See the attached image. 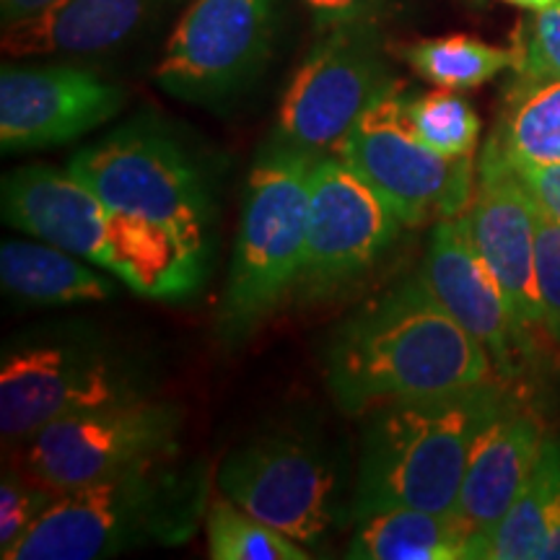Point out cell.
<instances>
[{
	"label": "cell",
	"instance_id": "cell-1",
	"mask_svg": "<svg viewBox=\"0 0 560 560\" xmlns=\"http://www.w3.org/2000/svg\"><path fill=\"white\" fill-rule=\"evenodd\" d=\"M115 223L120 280L145 296H185L202 283L213 200L198 159L161 125L130 122L70 159Z\"/></svg>",
	"mask_w": 560,
	"mask_h": 560
},
{
	"label": "cell",
	"instance_id": "cell-2",
	"mask_svg": "<svg viewBox=\"0 0 560 560\" xmlns=\"http://www.w3.org/2000/svg\"><path fill=\"white\" fill-rule=\"evenodd\" d=\"M325 376L342 412L366 416L387 402L472 389L495 380V369L488 350L412 276L332 332Z\"/></svg>",
	"mask_w": 560,
	"mask_h": 560
},
{
	"label": "cell",
	"instance_id": "cell-3",
	"mask_svg": "<svg viewBox=\"0 0 560 560\" xmlns=\"http://www.w3.org/2000/svg\"><path fill=\"white\" fill-rule=\"evenodd\" d=\"M208 503L206 462L174 454L58 495L5 560H102L174 548L192 540Z\"/></svg>",
	"mask_w": 560,
	"mask_h": 560
},
{
	"label": "cell",
	"instance_id": "cell-4",
	"mask_svg": "<svg viewBox=\"0 0 560 560\" xmlns=\"http://www.w3.org/2000/svg\"><path fill=\"white\" fill-rule=\"evenodd\" d=\"M503 384L490 380L454 395L397 400L366 412L353 520L389 506L439 514L457 509L475 441L509 397Z\"/></svg>",
	"mask_w": 560,
	"mask_h": 560
},
{
	"label": "cell",
	"instance_id": "cell-5",
	"mask_svg": "<svg viewBox=\"0 0 560 560\" xmlns=\"http://www.w3.org/2000/svg\"><path fill=\"white\" fill-rule=\"evenodd\" d=\"M149 363L91 325H55L9 338L0 359V433L11 452L52 420L153 395Z\"/></svg>",
	"mask_w": 560,
	"mask_h": 560
},
{
	"label": "cell",
	"instance_id": "cell-6",
	"mask_svg": "<svg viewBox=\"0 0 560 560\" xmlns=\"http://www.w3.org/2000/svg\"><path fill=\"white\" fill-rule=\"evenodd\" d=\"M314 164L310 153L270 140L252 166L219 317L229 340L249 335L299 289Z\"/></svg>",
	"mask_w": 560,
	"mask_h": 560
},
{
	"label": "cell",
	"instance_id": "cell-7",
	"mask_svg": "<svg viewBox=\"0 0 560 560\" xmlns=\"http://www.w3.org/2000/svg\"><path fill=\"white\" fill-rule=\"evenodd\" d=\"M338 153L405 226L459 219L472 200V156L452 159L425 145L412 130L408 96L395 79L361 112Z\"/></svg>",
	"mask_w": 560,
	"mask_h": 560
},
{
	"label": "cell",
	"instance_id": "cell-8",
	"mask_svg": "<svg viewBox=\"0 0 560 560\" xmlns=\"http://www.w3.org/2000/svg\"><path fill=\"white\" fill-rule=\"evenodd\" d=\"M182 429L185 410L177 402L145 397L52 420L5 454L11 465L62 495L174 457Z\"/></svg>",
	"mask_w": 560,
	"mask_h": 560
},
{
	"label": "cell",
	"instance_id": "cell-9",
	"mask_svg": "<svg viewBox=\"0 0 560 560\" xmlns=\"http://www.w3.org/2000/svg\"><path fill=\"white\" fill-rule=\"evenodd\" d=\"M215 488L272 529L322 550L340 522V475L317 439L278 429L244 441L223 457Z\"/></svg>",
	"mask_w": 560,
	"mask_h": 560
},
{
	"label": "cell",
	"instance_id": "cell-10",
	"mask_svg": "<svg viewBox=\"0 0 560 560\" xmlns=\"http://www.w3.org/2000/svg\"><path fill=\"white\" fill-rule=\"evenodd\" d=\"M389 81L374 24L327 30L283 91L272 140L314 159L338 153L361 112Z\"/></svg>",
	"mask_w": 560,
	"mask_h": 560
},
{
	"label": "cell",
	"instance_id": "cell-11",
	"mask_svg": "<svg viewBox=\"0 0 560 560\" xmlns=\"http://www.w3.org/2000/svg\"><path fill=\"white\" fill-rule=\"evenodd\" d=\"M280 0H192L153 79L170 96L219 104L247 89L270 58Z\"/></svg>",
	"mask_w": 560,
	"mask_h": 560
},
{
	"label": "cell",
	"instance_id": "cell-12",
	"mask_svg": "<svg viewBox=\"0 0 560 560\" xmlns=\"http://www.w3.org/2000/svg\"><path fill=\"white\" fill-rule=\"evenodd\" d=\"M405 223L346 159L322 156L312 170L310 229L299 293L322 299L369 276L395 247Z\"/></svg>",
	"mask_w": 560,
	"mask_h": 560
},
{
	"label": "cell",
	"instance_id": "cell-13",
	"mask_svg": "<svg viewBox=\"0 0 560 560\" xmlns=\"http://www.w3.org/2000/svg\"><path fill=\"white\" fill-rule=\"evenodd\" d=\"M125 91L75 66H3L0 145L5 153L62 145L115 120Z\"/></svg>",
	"mask_w": 560,
	"mask_h": 560
},
{
	"label": "cell",
	"instance_id": "cell-14",
	"mask_svg": "<svg viewBox=\"0 0 560 560\" xmlns=\"http://www.w3.org/2000/svg\"><path fill=\"white\" fill-rule=\"evenodd\" d=\"M418 276L431 296L488 350L499 380L520 376L532 355L529 330L514 317L462 219L433 223Z\"/></svg>",
	"mask_w": 560,
	"mask_h": 560
},
{
	"label": "cell",
	"instance_id": "cell-15",
	"mask_svg": "<svg viewBox=\"0 0 560 560\" xmlns=\"http://www.w3.org/2000/svg\"><path fill=\"white\" fill-rule=\"evenodd\" d=\"M467 234L501 285L514 317L527 330L542 325L537 296V206L499 153L482 149L470 206L459 215Z\"/></svg>",
	"mask_w": 560,
	"mask_h": 560
},
{
	"label": "cell",
	"instance_id": "cell-16",
	"mask_svg": "<svg viewBox=\"0 0 560 560\" xmlns=\"http://www.w3.org/2000/svg\"><path fill=\"white\" fill-rule=\"evenodd\" d=\"M3 221L24 234L122 276L115 223L107 206L70 170L26 164L3 177Z\"/></svg>",
	"mask_w": 560,
	"mask_h": 560
},
{
	"label": "cell",
	"instance_id": "cell-17",
	"mask_svg": "<svg viewBox=\"0 0 560 560\" xmlns=\"http://www.w3.org/2000/svg\"><path fill=\"white\" fill-rule=\"evenodd\" d=\"M542 420L527 405L506 397L475 441L465 478H462L457 514L472 529V560H482V548L542 454Z\"/></svg>",
	"mask_w": 560,
	"mask_h": 560
},
{
	"label": "cell",
	"instance_id": "cell-18",
	"mask_svg": "<svg viewBox=\"0 0 560 560\" xmlns=\"http://www.w3.org/2000/svg\"><path fill=\"white\" fill-rule=\"evenodd\" d=\"M174 0H55L34 16L3 24L11 58L96 55L122 47Z\"/></svg>",
	"mask_w": 560,
	"mask_h": 560
},
{
	"label": "cell",
	"instance_id": "cell-19",
	"mask_svg": "<svg viewBox=\"0 0 560 560\" xmlns=\"http://www.w3.org/2000/svg\"><path fill=\"white\" fill-rule=\"evenodd\" d=\"M472 529L457 511L389 506L355 516L346 556L353 560H472Z\"/></svg>",
	"mask_w": 560,
	"mask_h": 560
},
{
	"label": "cell",
	"instance_id": "cell-20",
	"mask_svg": "<svg viewBox=\"0 0 560 560\" xmlns=\"http://www.w3.org/2000/svg\"><path fill=\"white\" fill-rule=\"evenodd\" d=\"M0 280L13 299L34 306L96 304L117 293V285L91 262L42 240L0 244Z\"/></svg>",
	"mask_w": 560,
	"mask_h": 560
},
{
	"label": "cell",
	"instance_id": "cell-21",
	"mask_svg": "<svg viewBox=\"0 0 560 560\" xmlns=\"http://www.w3.org/2000/svg\"><path fill=\"white\" fill-rule=\"evenodd\" d=\"M486 149L509 164L560 161V81H511Z\"/></svg>",
	"mask_w": 560,
	"mask_h": 560
},
{
	"label": "cell",
	"instance_id": "cell-22",
	"mask_svg": "<svg viewBox=\"0 0 560 560\" xmlns=\"http://www.w3.org/2000/svg\"><path fill=\"white\" fill-rule=\"evenodd\" d=\"M397 58L408 62L412 73L433 86L467 91L514 68V50L488 45L470 34H450V37L418 39L395 47Z\"/></svg>",
	"mask_w": 560,
	"mask_h": 560
},
{
	"label": "cell",
	"instance_id": "cell-23",
	"mask_svg": "<svg viewBox=\"0 0 560 560\" xmlns=\"http://www.w3.org/2000/svg\"><path fill=\"white\" fill-rule=\"evenodd\" d=\"M558 465L560 436H545L542 454L529 475L527 486L522 488L506 516L488 535L482 560H540Z\"/></svg>",
	"mask_w": 560,
	"mask_h": 560
},
{
	"label": "cell",
	"instance_id": "cell-24",
	"mask_svg": "<svg viewBox=\"0 0 560 560\" xmlns=\"http://www.w3.org/2000/svg\"><path fill=\"white\" fill-rule=\"evenodd\" d=\"M206 537L213 560H310L314 556L304 545L231 503L226 495L210 499Z\"/></svg>",
	"mask_w": 560,
	"mask_h": 560
},
{
	"label": "cell",
	"instance_id": "cell-25",
	"mask_svg": "<svg viewBox=\"0 0 560 560\" xmlns=\"http://www.w3.org/2000/svg\"><path fill=\"white\" fill-rule=\"evenodd\" d=\"M408 120L416 136L444 156H472L480 138L478 112L459 91L436 89L408 100Z\"/></svg>",
	"mask_w": 560,
	"mask_h": 560
},
{
	"label": "cell",
	"instance_id": "cell-26",
	"mask_svg": "<svg viewBox=\"0 0 560 560\" xmlns=\"http://www.w3.org/2000/svg\"><path fill=\"white\" fill-rule=\"evenodd\" d=\"M55 499H58L55 490L5 462L0 478V558H9V552L24 540L26 532L52 506Z\"/></svg>",
	"mask_w": 560,
	"mask_h": 560
},
{
	"label": "cell",
	"instance_id": "cell-27",
	"mask_svg": "<svg viewBox=\"0 0 560 560\" xmlns=\"http://www.w3.org/2000/svg\"><path fill=\"white\" fill-rule=\"evenodd\" d=\"M511 50L520 81H560V0L522 21Z\"/></svg>",
	"mask_w": 560,
	"mask_h": 560
},
{
	"label": "cell",
	"instance_id": "cell-28",
	"mask_svg": "<svg viewBox=\"0 0 560 560\" xmlns=\"http://www.w3.org/2000/svg\"><path fill=\"white\" fill-rule=\"evenodd\" d=\"M535 278L542 306V327L560 340V223L540 208H537Z\"/></svg>",
	"mask_w": 560,
	"mask_h": 560
},
{
	"label": "cell",
	"instance_id": "cell-29",
	"mask_svg": "<svg viewBox=\"0 0 560 560\" xmlns=\"http://www.w3.org/2000/svg\"><path fill=\"white\" fill-rule=\"evenodd\" d=\"M542 213L560 223V161L556 164H509Z\"/></svg>",
	"mask_w": 560,
	"mask_h": 560
},
{
	"label": "cell",
	"instance_id": "cell-30",
	"mask_svg": "<svg viewBox=\"0 0 560 560\" xmlns=\"http://www.w3.org/2000/svg\"><path fill=\"white\" fill-rule=\"evenodd\" d=\"M306 9L312 11L319 30H335V26L359 24L369 21L376 11L380 0H304Z\"/></svg>",
	"mask_w": 560,
	"mask_h": 560
},
{
	"label": "cell",
	"instance_id": "cell-31",
	"mask_svg": "<svg viewBox=\"0 0 560 560\" xmlns=\"http://www.w3.org/2000/svg\"><path fill=\"white\" fill-rule=\"evenodd\" d=\"M52 3L55 0H0V16H3V24H13V21L45 11Z\"/></svg>",
	"mask_w": 560,
	"mask_h": 560
},
{
	"label": "cell",
	"instance_id": "cell-32",
	"mask_svg": "<svg viewBox=\"0 0 560 560\" xmlns=\"http://www.w3.org/2000/svg\"><path fill=\"white\" fill-rule=\"evenodd\" d=\"M511 5H520L524 11H542L548 9V5L556 3V0H506Z\"/></svg>",
	"mask_w": 560,
	"mask_h": 560
}]
</instances>
